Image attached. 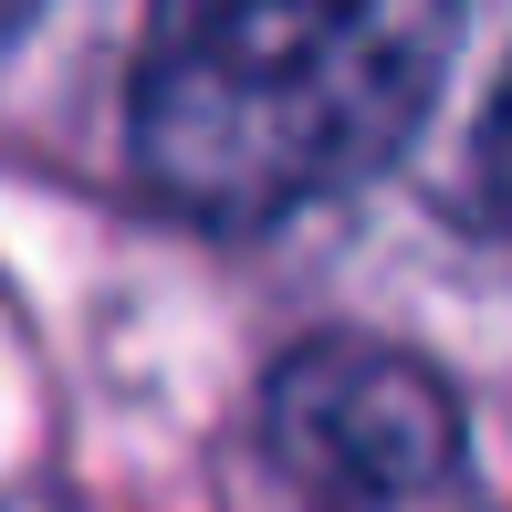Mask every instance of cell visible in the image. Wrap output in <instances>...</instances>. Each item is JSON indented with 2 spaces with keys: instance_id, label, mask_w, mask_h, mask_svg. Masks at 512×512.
I'll list each match as a JSON object with an SVG mask.
<instances>
[{
  "instance_id": "cell-1",
  "label": "cell",
  "mask_w": 512,
  "mask_h": 512,
  "mask_svg": "<svg viewBox=\"0 0 512 512\" xmlns=\"http://www.w3.org/2000/svg\"><path fill=\"white\" fill-rule=\"evenodd\" d=\"M460 0H147L136 178L199 230H272L345 199L429 115Z\"/></svg>"
},
{
  "instance_id": "cell-2",
  "label": "cell",
  "mask_w": 512,
  "mask_h": 512,
  "mask_svg": "<svg viewBox=\"0 0 512 512\" xmlns=\"http://www.w3.org/2000/svg\"><path fill=\"white\" fill-rule=\"evenodd\" d=\"M272 471L304 512H471V429L439 366L377 335H314L262 387Z\"/></svg>"
},
{
  "instance_id": "cell-3",
  "label": "cell",
  "mask_w": 512,
  "mask_h": 512,
  "mask_svg": "<svg viewBox=\"0 0 512 512\" xmlns=\"http://www.w3.org/2000/svg\"><path fill=\"white\" fill-rule=\"evenodd\" d=\"M471 189H481V209L512 230V74H502V95H492V115H481V147H471Z\"/></svg>"
},
{
  "instance_id": "cell-4",
  "label": "cell",
  "mask_w": 512,
  "mask_h": 512,
  "mask_svg": "<svg viewBox=\"0 0 512 512\" xmlns=\"http://www.w3.org/2000/svg\"><path fill=\"white\" fill-rule=\"evenodd\" d=\"M21 21H32V0H0V42H11V32H21Z\"/></svg>"
}]
</instances>
